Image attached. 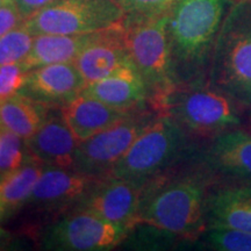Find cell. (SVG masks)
I'll list each match as a JSON object with an SVG mask.
<instances>
[{"instance_id": "obj_31", "label": "cell", "mask_w": 251, "mask_h": 251, "mask_svg": "<svg viewBox=\"0 0 251 251\" xmlns=\"http://www.w3.org/2000/svg\"><path fill=\"white\" fill-rule=\"evenodd\" d=\"M8 1H9V0H0V8H1L4 5L7 4Z\"/></svg>"}, {"instance_id": "obj_9", "label": "cell", "mask_w": 251, "mask_h": 251, "mask_svg": "<svg viewBox=\"0 0 251 251\" xmlns=\"http://www.w3.org/2000/svg\"><path fill=\"white\" fill-rule=\"evenodd\" d=\"M128 235L120 226L77 209L49 225L40 235V246L45 250L58 251L111 250L127 240Z\"/></svg>"}, {"instance_id": "obj_34", "label": "cell", "mask_w": 251, "mask_h": 251, "mask_svg": "<svg viewBox=\"0 0 251 251\" xmlns=\"http://www.w3.org/2000/svg\"><path fill=\"white\" fill-rule=\"evenodd\" d=\"M249 119H250V122H251V111H250V114H249Z\"/></svg>"}, {"instance_id": "obj_32", "label": "cell", "mask_w": 251, "mask_h": 251, "mask_svg": "<svg viewBox=\"0 0 251 251\" xmlns=\"http://www.w3.org/2000/svg\"><path fill=\"white\" fill-rule=\"evenodd\" d=\"M5 172H2L1 170H0V183H1L2 181V179H4V177H5Z\"/></svg>"}, {"instance_id": "obj_28", "label": "cell", "mask_w": 251, "mask_h": 251, "mask_svg": "<svg viewBox=\"0 0 251 251\" xmlns=\"http://www.w3.org/2000/svg\"><path fill=\"white\" fill-rule=\"evenodd\" d=\"M13 4L17 6L21 15L26 20L30 15L36 13L40 9L47 7V6L55 4V2L59 1V0H12Z\"/></svg>"}, {"instance_id": "obj_25", "label": "cell", "mask_w": 251, "mask_h": 251, "mask_svg": "<svg viewBox=\"0 0 251 251\" xmlns=\"http://www.w3.org/2000/svg\"><path fill=\"white\" fill-rule=\"evenodd\" d=\"M28 72L23 62L0 65V102L20 93Z\"/></svg>"}, {"instance_id": "obj_15", "label": "cell", "mask_w": 251, "mask_h": 251, "mask_svg": "<svg viewBox=\"0 0 251 251\" xmlns=\"http://www.w3.org/2000/svg\"><path fill=\"white\" fill-rule=\"evenodd\" d=\"M207 229H234L251 233V184L211 187L206 197Z\"/></svg>"}, {"instance_id": "obj_22", "label": "cell", "mask_w": 251, "mask_h": 251, "mask_svg": "<svg viewBox=\"0 0 251 251\" xmlns=\"http://www.w3.org/2000/svg\"><path fill=\"white\" fill-rule=\"evenodd\" d=\"M34 35L23 25L0 37V65L21 63L29 54Z\"/></svg>"}, {"instance_id": "obj_29", "label": "cell", "mask_w": 251, "mask_h": 251, "mask_svg": "<svg viewBox=\"0 0 251 251\" xmlns=\"http://www.w3.org/2000/svg\"><path fill=\"white\" fill-rule=\"evenodd\" d=\"M15 237L9 231L0 228V250H7L13 247Z\"/></svg>"}, {"instance_id": "obj_33", "label": "cell", "mask_w": 251, "mask_h": 251, "mask_svg": "<svg viewBox=\"0 0 251 251\" xmlns=\"http://www.w3.org/2000/svg\"><path fill=\"white\" fill-rule=\"evenodd\" d=\"M2 216H4V212H2L1 207H0V220H1V218H2Z\"/></svg>"}, {"instance_id": "obj_14", "label": "cell", "mask_w": 251, "mask_h": 251, "mask_svg": "<svg viewBox=\"0 0 251 251\" xmlns=\"http://www.w3.org/2000/svg\"><path fill=\"white\" fill-rule=\"evenodd\" d=\"M81 94L120 111L150 108L148 87L131 62L102 79L87 83Z\"/></svg>"}, {"instance_id": "obj_8", "label": "cell", "mask_w": 251, "mask_h": 251, "mask_svg": "<svg viewBox=\"0 0 251 251\" xmlns=\"http://www.w3.org/2000/svg\"><path fill=\"white\" fill-rule=\"evenodd\" d=\"M156 115L151 108L135 111L124 120L80 142L75 151L72 170L93 179L107 177Z\"/></svg>"}, {"instance_id": "obj_20", "label": "cell", "mask_w": 251, "mask_h": 251, "mask_svg": "<svg viewBox=\"0 0 251 251\" xmlns=\"http://www.w3.org/2000/svg\"><path fill=\"white\" fill-rule=\"evenodd\" d=\"M50 106L18 93L0 102V128L28 139L51 112Z\"/></svg>"}, {"instance_id": "obj_18", "label": "cell", "mask_w": 251, "mask_h": 251, "mask_svg": "<svg viewBox=\"0 0 251 251\" xmlns=\"http://www.w3.org/2000/svg\"><path fill=\"white\" fill-rule=\"evenodd\" d=\"M61 113L74 136L80 143L124 120L133 112L120 111L92 97L79 94L61 107Z\"/></svg>"}, {"instance_id": "obj_17", "label": "cell", "mask_w": 251, "mask_h": 251, "mask_svg": "<svg viewBox=\"0 0 251 251\" xmlns=\"http://www.w3.org/2000/svg\"><path fill=\"white\" fill-rule=\"evenodd\" d=\"M28 155L45 165L72 169L79 142L63 118L50 112L46 121L30 137L25 140Z\"/></svg>"}, {"instance_id": "obj_6", "label": "cell", "mask_w": 251, "mask_h": 251, "mask_svg": "<svg viewBox=\"0 0 251 251\" xmlns=\"http://www.w3.org/2000/svg\"><path fill=\"white\" fill-rule=\"evenodd\" d=\"M168 20L169 12L159 15L126 14L121 21L126 49L148 87L150 108L177 84Z\"/></svg>"}, {"instance_id": "obj_16", "label": "cell", "mask_w": 251, "mask_h": 251, "mask_svg": "<svg viewBox=\"0 0 251 251\" xmlns=\"http://www.w3.org/2000/svg\"><path fill=\"white\" fill-rule=\"evenodd\" d=\"M129 62L131 61L124 42L121 23L100 30L96 39L74 61L86 83L102 79Z\"/></svg>"}, {"instance_id": "obj_24", "label": "cell", "mask_w": 251, "mask_h": 251, "mask_svg": "<svg viewBox=\"0 0 251 251\" xmlns=\"http://www.w3.org/2000/svg\"><path fill=\"white\" fill-rule=\"evenodd\" d=\"M207 246L220 251H251V233L234 229H207L202 234Z\"/></svg>"}, {"instance_id": "obj_19", "label": "cell", "mask_w": 251, "mask_h": 251, "mask_svg": "<svg viewBox=\"0 0 251 251\" xmlns=\"http://www.w3.org/2000/svg\"><path fill=\"white\" fill-rule=\"evenodd\" d=\"M98 33L35 35L29 54L23 61V64L30 71L42 65L74 62L84 48L96 39Z\"/></svg>"}, {"instance_id": "obj_13", "label": "cell", "mask_w": 251, "mask_h": 251, "mask_svg": "<svg viewBox=\"0 0 251 251\" xmlns=\"http://www.w3.org/2000/svg\"><path fill=\"white\" fill-rule=\"evenodd\" d=\"M94 180L72 169L46 165L26 205L59 212L76 209Z\"/></svg>"}, {"instance_id": "obj_10", "label": "cell", "mask_w": 251, "mask_h": 251, "mask_svg": "<svg viewBox=\"0 0 251 251\" xmlns=\"http://www.w3.org/2000/svg\"><path fill=\"white\" fill-rule=\"evenodd\" d=\"M144 184L107 177L94 180L76 209L87 211L106 221L120 226L128 233L139 225Z\"/></svg>"}, {"instance_id": "obj_3", "label": "cell", "mask_w": 251, "mask_h": 251, "mask_svg": "<svg viewBox=\"0 0 251 251\" xmlns=\"http://www.w3.org/2000/svg\"><path fill=\"white\" fill-rule=\"evenodd\" d=\"M194 137L212 139L224 131L241 128L247 108L213 85L208 78L176 84L152 106Z\"/></svg>"}, {"instance_id": "obj_30", "label": "cell", "mask_w": 251, "mask_h": 251, "mask_svg": "<svg viewBox=\"0 0 251 251\" xmlns=\"http://www.w3.org/2000/svg\"><path fill=\"white\" fill-rule=\"evenodd\" d=\"M243 1H251V0H229L231 5L233 4H237V2H243Z\"/></svg>"}, {"instance_id": "obj_7", "label": "cell", "mask_w": 251, "mask_h": 251, "mask_svg": "<svg viewBox=\"0 0 251 251\" xmlns=\"http://www.w3.org/2000/svg\"><path fill=\"white\" fill-rule=\"evenodd\" d=\"M125 15L117 0H59L27 18L24 26L34 36L85 34L114 27Z\"/></svg>"}, {"instance_id": "obj_12", "label": "cell", "mask_w": 251, "mask_h": 251, "mask_svg": "<svg viewBox=\"0 0 251 251\" xmlns=\"http://www.w3.org/2000/svg\"><path fill=\"white\" fill-rule=\"evenodd\" d=\"M86 84L74 62L55 63L28 72L20 93L56 108L77 98Z\"/></svg>"}, {"instance_id": "obj_23", "label": "cell", "mask_w": 251, "mask_h": 251, "mask_svg": "<svg viewBox=\"0 0 251 251\" xmlns=\"http://www.w3.org/2000/svg\"><path fill=\"white\" fill-rule=\"evenodd\" d=\"M27 158L25 139L0 128V170L5 174L17 170Z\"/></svg>"}, {"instance_id": "obj_11", "label": "cell", "mask_w": 251, "mask_h": 251, "mask_svg": "<svg viewBox=\"0 0 251 251\" xmlns=\"http://www.w3.org/2000/svg\"><path fill=\"white\" fill-rule=\"evenodd\" d=\"M202 164L215 175L241 184H251V134L235 128L209 139L201 152Z\"/></svg>"}, {"instance_id": "obj_2", "label": "cell", "mask_w": 251, "mask_h": 251, "mask_svg": "<svg viewBox=\"0 0 251 251\" xmlns=\"http://www.w3.org/2000/svg\"><path fill=\"white\" fill-rule=\"evenodd\" d=\"M231 4L229 0H177L169 11L176 83L208 78L219 31Z\"/></svg>"}, {"instance_id": "obj_1", "label": "cell", "mask_w": 251, "mask_h": 251, "mask_svg": "<svg viewBox=\"0 0 251 251\" xmlns=\"http://www.w3.org/2000/svg\"><path fill=\"white\" fill-rule=\"evenodd\" d=\"M218 179L205 165L185 174L166 172L144 184L139 225L184 238L206 230L205 202Z\"/></svg>"}, {"instance_id": "obj_4", "label": "cell", "mask_w": 251, "mask_h": 251, "mask_svg": "<svg viewBox=\"0 0 251 251\" xmlns=\"http://www.w3.org/2000/svg\"><path fill=\"white\" fill-rule=\"evenodd\" d=\"M194 139L174 119L157 114L108 176L146 184L197 153Z\"/></svg>"}, {"instance_id": "obj_26", "label": "cell", "mask_w": 251, "mask_h": 251, "mask_svg": "<svg viewBox=\"0 0 251 251\" xmlns=\"http://www.w3.org/2000/svg\"><path fill=\"white\" fill-rule=\"evenodd\" d=\"M126 14L159 15L170 11L177 0H117Z\"/></svg>"}, {"instance_id": "obj_27", "label": "cell", "mask_w": 251, "mask_h": 251, "mask_svg": "<svg viewBox=\"0 0 251 251\" xmlns=\"http://www.w3.org/2000/svg\"><path fill=\"white\" fill-rule=\"evenodd\" d=\"M25 18L21 15L17 6L9 0L7 4L0 8V37L23 25Z\"/></svg>"}, {"instance_id": "obj_21", "label": "cell", "mask_w": 251, "mask_h": 251, "mask_svg": "<svg viewBox=\"0 0 251 251\" xmlns=\"http://www.w3.org/2000/svg\"><path fill=\"white\" fill-rule=\"evenodd\" d=\"M45 166L28 155L20 168L5 175L0 183V207L4 215L26 205Z\"/></svg>"}, {"instance_id": "obj_5", "label": "cell", "mask_w": 251, "mask_h": 251, "mask_svg": "<svg viewBox=\"0 0 251 251\" xmlns=\"http://www.w3.org/2000/svg\"><path fill=\"white\" fill-rule=\"evenodd\" d=\"M208 79L251 111V1L229 7L213 49Z\"/></svg>"}]
</instances>
